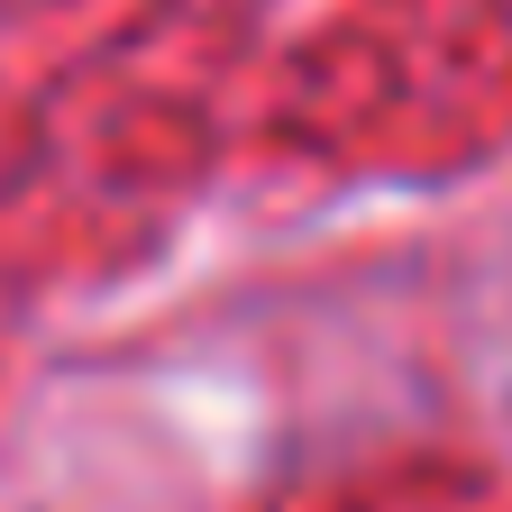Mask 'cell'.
Wrapping results in <instances>:
<instances>
[]
</instances>
